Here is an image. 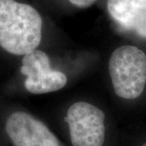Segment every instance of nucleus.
<instances>
[{"label": "nucleus", "mask_w": 146, "mask_h": 146, "mask_svg": "<svg viewBox=\"0 0 146 146\" xmlns=\"http://www.w3.org/2000/svg\"><path fill=\"white\" fill-rule=\"evenodd\" d=\"M43 20L33 6L0 0V46L14 55L36 50L42 37Z\"/></svg>", "instance_id": "obj_1"}, {"label": "nucleus", "mask_w": 146, "mask_h": 146, "mask_svg": "<svg viewBox=\"0 0 146 146\" xmlns=\"http://www.w3.org/2000/svg\"><path fill=\"white\" fill-rule=\"evenodd\" d=\"M109 73L118 97L136 99L145 88L146 54L134 46H119L110 57Z\"/></svg>", "instance_id": "obj_2"}, {"label": "nucleus", "mask_w": 146, "mask_h": 146, "mask_svg": "<svg viewBox=\"0 0 146 146\" xmlns=\"http://www.w3.org/2000/svg\"><path fill=\"white\" fill-rule=\"evenodd\" d=\"M105 113L86 102L72 104L64 121L68 124L73 146H102L105 141Z\"/></svg>", "instance_id": "obj_3"}, {"label": "nucleus", "mask_w": 146, "mask_h": 146, "mask_svg": "<svg viewBox=\"0 0 146 146\" xmlns=\"http://www.w3.org/2000/svg\"><path fill=\"white\" fill-rule=\"evenodd\" d=\"M21 72L26 76L25 87L33 94L58 91L66 85L65 74L50 68V58L41 50H35L23 56Z\"/></svg>", "instance_id": "obj_4"}, {"label": "nucleus", "mask_w": 146, "mask_h": 146, "mask_svg": "<svg viewBox=\"0 0 146 146\" xmlns=\"http://www.w3.org/2000/svg\"><path fill=\"white\" fill-rule=\"evenodd\" d=\"M5 129L14 146H59L56 136L46 126L26 112L11 114Z\"/></svg>", "instance_id": "obj_5"}, {"label": "nucleus", "mask_w": 146, "mask_h": 146, "mask_svg": "<svg viewBox=\"0 0 146 146\" xmlns=\"http://www.w3.org/2000/svg\"><path fill=\"white\" fill-rule=\"evenodd\" d=\"M107 11L122 29L146 39V0H107Z\"/></svg>", "instance_id": "obj_6"}, {"label": "nucleus", "mask_w": 146, "mask_h": 146, "mask_svg": "<svg viewBox=\"0 0 146 146\" xmlns=\"http://www.w3.org/2000/svg\"><path fill=\"white\" fill-rule=\"evenodd\" d=\"M68 1L72 5L77 8L84 9L94 5L98 0H68Z\"/></svg>", "instance_id": "obj_7"}, {"label": "nucleus", "mask_w": 146, "mask_h": 146, "mask_svg": "<svg viewBox=\"0 0 146 146\" xmlns=\"http://www.w3.org/2000/svg\"><path fill=\"white\" fill-rule=\"evenodd\" d=\"M142 146H146V143H145V144H144Z\"/></svg>", "instance_id": "obj_8"}]
</instances>
